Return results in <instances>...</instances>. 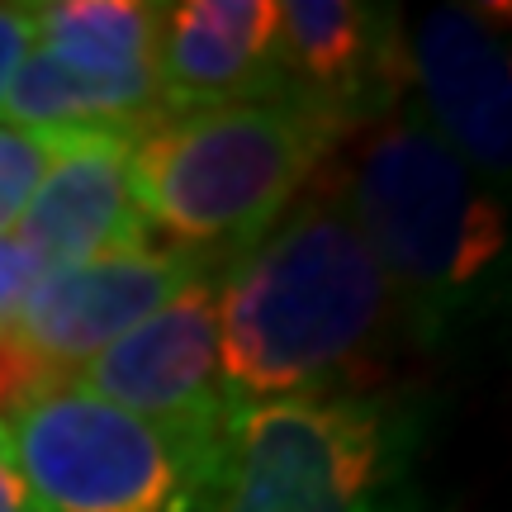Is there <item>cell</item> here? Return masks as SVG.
Listing matches in <instances>:
<instances>
[{
    "label": "cell",
    "mask_w": 512,
    "mask_h": 512,
    "mask_svg": "<svg viewBox=\"0 0 512 512\" xmlns=\"http://www.w3.org/2000/svg\"><path fill=\"white\" fill-rule=\"evenodd\" d=\"M399 304L337 190L299 200L228 261L219 290V375L233 408L351 394L375 375Z\"/></svg>",
    "instance_id": "6da1fadb"
},
{
    "label": "cell",
    "mask_w": 512,
    "mask_h": 512,
    "mask_svg": "<svg viewBox=\"0 0 512 512\" xmlns=\"http://www.w3.org/2000/svg\"><path fill=\"white\" fill-rule=\"evenodd\" d=\"M332 190L418 342H446L465 318L498 304L508 209L422 114H389L370 128Z\"/></svg>",
    "instance_id": "7a4b0ae2"
},
{
    "label": "cell",
    "mask_w": 512,
    "mask_h": 512,
    "mask_svg": "<svg viewBox=\"0 0 512 512\" xmlns=\"http://www.w3.org/2000/svg\"><path fill=\"white\" fill-rule=\"evenodd\" d=\"M337 138L299 100L166 114L133 143L128 195L176 252L233 261L304 200Z\"/></svg>",
    "instance_id": "3957f363"
},
{
    "label": "cell",
    "mask_w": 512,
    "mask_h": 512,
    "mask_svg": "<svg viewBox=\"0 0 512 512\" xmlns=\"http://www.w3.org/2000/svg\"><path fill=\"white\" fill-rule=\"evenodd\" d=\"M5 446L43 512H219L233 422H152L57 380L5 418Z\"/></svg>",
    "instance_id": "277c9868"
},
{
    "label": "cell",
    "mask_w": 512,
    "mask_h": 512,
    "mask_svg": "<svg viewBox=\"0 0 512 512\" xmlns=\"http://www.w3.org/2000/svg\"><path fill=\"white\" fill-rule=\"evenodd\" d=\"M418 413L380 394L238 408L219 512H422Z\"/></svg>",
    "instance_id": "5b68a950"
},
{
    "label": "cell",
    "mask_w": 512,
    "mask_h": 512,
    "mask_svg": "<svg viewBox=\"0 0 512 512\" xmlns=\"http://www.w3.org/2000/svg\"><path fill=\"white\" fill-rule=\"evenodd\" d=\"M275 67L285 100H299L337 133L375 128L399 114V100L413 81L399 10L361 0L280 5Z\"/></svg>",
    "instance_id": "8992f818"
},
{
    "label": "cell",
    "mask_w": 512,
    "mask_h": 512,
    "mask_svg": "<svg viewBox=\"0 0 512 512\" xmlns=\"http://www.w3.org/2000/svg\"><path fill=\"white\" fill-rule=\"evenodd\" d=\"M209 266L214 261L195 252L138 247V252H114L86 266L48 271L24 294L10 332L57 380H72L76 366L100 356L128 328H138L147 313H157L185 285L209 280Z\"/></svg>",
    "instance_id": "52a82bcc"
},
{
    "label": "cell",
    "mask_w": 512,
    "mask_h": 512,
    "mask_svg": "<svg viewBox=\"0 0 512 512\" xmlns=\"http://www.w3.org/2000/svg\"><path fill=\"white\" fill-rule=\"evenodd\" d=\"M408 67L422 119L479 181L508 185L512 166V62L508 24L494 5H437L418 24Z\"/></svg>",
    "instance_id": "ba28073f"
},
{
    "label": "cell",
    "mask_w": 512,
    "mask_h": 512,
    "mask_svg": "<svg viewBox=\"0 0 512 512\" xmlns=\"http://www.w3.org/2000/svg\"><path fill=\"white\" fill-rule=\"evenodd\" d=\"M81 389L152 422H233L219 375V290L185 285L81 366Z\"/></svg>",
    "instance_id": "9c48e42d"
},
{
    "label": "cell",
    "mask_w": 512,
    "mask_h": 512,
    "mask_svg": "<svg viewBox=\"0 0 512 512\" xmlns=\"http://www.w3.org/2000/svg\"><path fill=\"white\" fill-rule=\"evenodd\" d=\"M43 138L48 171L15 219V247L34 261L38 275L147 247V223L128 195V157L138 138L95 128Z\"/></svg>",
    "instance_id": "30bf717a"
},
{
    "label": "cell",
    "mask_w": 512,
    "mask_h": 512,
    "mask_svg": "<svg viewBox=\"0 0 512 512\" xmlns=\"http://www.w3.org/2000/svg\"><path fill=\"white\" fill-rule=\"evenodd\" d=\"M275 0H185L162 10L157 91L166 114L285 100L275 67Z\"/></svg>",
    "instance_id": "8fae6325"
},
{
    "label": "cell",
    "mask_w": 512,
    "mask_h": 512,
    "mask_svg": "<svg viewBox=\"0 0 512 512\" xmlns=\"http://www.w3.org/2000/svg\"><path fill=\"white\" fill-rule=\"evenodd\" d=\"M166 5L143 0H53L34 5L38 53H48L72 72L105 110L110 133L143 138L162 124V91H157V34Z\"/></svg>",
    "instance_id": "7c38bea8"
},
{
    "label": "cell",
    "mask_w": 512,
    "mask_h": 512,
    "mask_svg": "<svg viewBox=\"0 0 512 512\" xmlns=\"http://www.w3.org/2000/svg\"><path fill=\"white\" fill-rule=\"evenodd\" d=\"M43 171H48V138L29 133V128L0 124V238L24 214Z\"/></svg>",
    "instance_id": "4fadbf2b"
},
{
    "label": "cell",
    "mask_w": 512,
    "mask_h": 512,
    "mask_svg": "<svg viewBox=\"0 0 512 512\" xmlns=\"http://www.w3.org/2000/svg\"><path fill=\"white\" fill-rule=\"evenodd\" d=\"M38 266L15 247V238H0V332L15 328V313L24 294L34 290Z\"/></svg>",
    "instance_id": "5bb4252c"
},
{
    "label": "cell",
    "mask_w": 512,
    "mask_h": 512,
    "mask_svg": "<svg viewBox=\"0 0 512 512\" xmlns=\"http://www.w3.org/2000/svg\"><path fill=\"white\" fill-rule=\"evenodd\" d=\"M34 43V5H0V100Z\"/></svg>",
    "instance_id": "9a60e30c"
},
{
    "label": "cell",
    "mask_w": 512,
    "mask_h": 512,
    "mask_svg": "<svg viewBox=\"0 0 512 512\" xmlns=\"http://www.w3.org/2000/svg\"><path fill=\"white\" fill-rule=\"evenodd\" d=\"M0 512H43V503H38L34 489H29V479L19 475L5 437H0Z\"/></svg>",
    "instance_id": "2e32d148"
}]
</instances>
